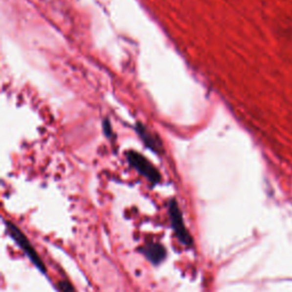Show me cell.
<instances>
[{
  "label": "cell",
  "mask_w": 292,
  "mask_h": 292,
  "mask_svg": "<svg viewBox=\"0 0 292 292\" xmlns=\"http://www.w3.org/2000/svg\"><path fill=\"white\" fill-rule=\"evenodd\" d=\"M6 225H7V229H8V233L13 238L14 241L19 245V247H21V249L23 250L24 253H25L27 257H29L31 262H32L34 265L41 270V272H45L46 269H45L43 260H41L40 257L38 256L37 251L33 249L32 245H31L26 236L23 234L22 231H21L19 227H16V226L10 222H6Z\"/></svg>",
  "instance_id": "obj_1"
},
{
  "label": "cell",
  "mask_w": 292,
  "mask_h": 292,
  "mask_svg": "<svg viewBox=\"0 0 292 292\" xmlns=\"http://www.w3.org/2000/svg\"><path fill=\"white\" fill-rule=\"evenodd\" d=\"M169 215L171 219V224H173V228L175 233H176L177 238L180 240L181 243H184V245L186 246H190L192 242L191 235L186 229V226L184 224L183 216H181L180 207H178L177 202L175 200L170 202Z\"/></svg>",
  "instance_id": "obj_2"
},
{
  "label": "cell",
  "mask_w": 292,
  "mask_h": 292,
  "mask_svg": "<svg viewBox=\"0 0 292 292\" xmlns=\"http://www.w3.org/2000/svg\"><path fill=\"white\" fill-rule=\"evenodd\" d=\"M129 161L133 167H135L140 174L144 175L147 180H150L152 183H157L160 180V174L145 157L140 156L138 153L130 152L129 153Z\"/></svg>",
  "instance_id": "obj_3"
},
{
  "label": "cell",
  "mask_w": 292,
  "mask_h": 292,
  "mask_svg": "<svg viewBox=\"0 0 292 292\" xmlns=\"http://www.w3.org/2000/svg\"><path fill=\"white\" fill-rule=\"evenodd\" d=\"M146 256L150 260H152L153 263H160L164 257V249L159 245H152L146 247Z\"/></svg>",
  "instance_id": "obj_4"
}]
</instances>
